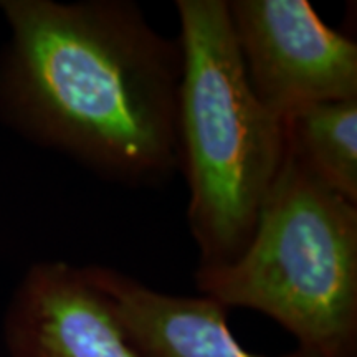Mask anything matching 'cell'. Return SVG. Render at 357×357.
I'll return each instance as SVG.
<instances>
[{
  "instance_id": "6da1fadb",
  "label": "cell",
  "mask_w": 357,
  "mask_h": 357,
  "mask_svg": "<svg viewBox=\"0 0 357 357\" xmlns=\"http://www.w3.org/2000/svg\"><path fill=\"white\" fill-rule=\"evenodd\" d=\"M0 118L129 187L178 172L182 50L129 0H0Z\"/></svg>"
},
{
  "instance_id": "7a4b0ae2",
  "label": "cell",
  "mask_w": 357,
  "mask_h": 357,
  "mask_svg": "<svg viewBox=\"0 0 357 357\" xmlns=\"http://www.w3.org/2000/svg\"><path fill=\"white\" fill-rule=\"evenodd\" d=\"M182 79L178 172L197 268L229 265L243 252L284 155L283 119L250 86L227 0H177Z\"/></svg>"
},
{
  "instance_id": "3957f363",
  "label": "cell",
  "mask_w": 357,
  "mask_h": 357,
  "mask_svg": "<svg viewBox=\"0 0 357 357\" xmlns=\"http://www.w3.org/2000/svg\"><path fill=\"white\" fill-rule=\"evenodd\" d=\"M202 296L248 307L316 357L357 356V205L287 151L252 238L229 265L197 268Z\"/></svg>"
},
{
  "instance_id": "277c9868",
  "label": "cell",
  "mask_w": 357,
  "mask_h": 357,
  "mask_svg": "<svg viewBox=\"0 0 357 357\" xmlns=\"http://www.w3.org/2000/svg\"><path fill=\"white\" fill-rule=\"evenodd\" d=\"M248 83L280 119L357 98V45L306 0H227Z\"/></svg>"
},
{
  "instance_id": "5b68a950",
  "label": "cell",
  "mask_w": 357,
  "mask_h": 357,
  "mask_svg": "<svg viewBox=\"0 0 357 357\" xmlns=\"http://www.w3.org/2000/svg\"><path fill=\"white\" fill-rule=\"evenodd\" d=\"M3 341L10 357H141L86 266L38 261L17 284Z\"/></svg>"
},
{
  "instance_id": "8992f818",
  "label": "cell",
  "mask_w": 357,
  "mask_h": 357,
  "mask_svg": "<svg viewBox=\"0 0 357 357\" xmlns=\"http://www.w3.org/2000/svg\"><path fill=\"white\" fill-rule=\"evenodd\" d=\"M86 271L141 357H265L240 346L227 323L229 310L212 298L158 291L108 266ZM281 357L316 356L296 349Z\"/></svg>"
},
{
  "instance_id": "52a82bcc",
  "label": "cell",
  "mask_w": 357,
  "mask_h": 357,
  "mask_svg": "<svg viewBox=\"0 0 357 357\" xmlns=\"http://www.w3.org/2000/svg\"><path fill=\"white\" fill-rule=\"evenodd\" d=\"M287 151L316 181L357 205V98L326 101L283 119Z\"/></svg>"
}]
</instances>
